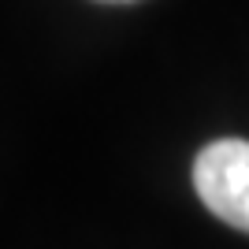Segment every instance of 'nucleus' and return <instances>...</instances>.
<instances>
[{"label":"nucleus","instance_id":"obj_1","mask_svg":"<svg viewBox=\"0 0 249 249\" xmlns=\"http://www.w3.org/2000/svg\"><path fill=\"white\" fill-rule=\"evenodd\" d=\"M194 190L216 219L249 234V142H208L194 160Z\"/></svg>","mask_w":249,"mask_h":249},{"label":"nucleus","instance_id":"obj_2","mask_svg":"<svg viewBox=\"0 0 249 249\" xmlns=\"http://www.w3.org/2000/svg\"><path fill=\"white\" fill-rule=\"evenodd\" d=\"M101 4H130V0H101Z\"/></svg>","mask_w":249,"mask_h":249}]
</instances>
